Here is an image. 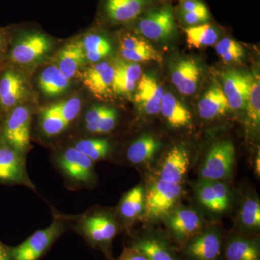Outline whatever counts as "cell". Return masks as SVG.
<instances>
[{
  "label": "cell",
  "mask_w": 260,
  "mask_h": 260,
  "mask_svg": "<svg viewBox=\"0 0 260 260\" xmlns=\"http://www.w3.org/2000/svg\"><path fill=\"white\" fill-rule=\"evenodd\" d=\"M93 162L74 147L65 149L56 164L65 178L77 186L90 185L95 180Z\"/></svg>",
  "instance_id": "11"
},
{
  "label": "cell",
  "mask_w": 260,
  "mask_h": 260,
  "mask_svg": "<svg viewBox=\"0 0 260 260\" xmlns=\"http://www.w3.org/2000/svg\"><path fill=\"white\" fill-rule=\"evenodd\" d=\"M86 61L82 41H75L64 46L58 53L56 66L65 78L71 80Z\"/></svg>",
  "instance_id": "27"
},
{
  "label": "cell",
  "mask_w": 260,
  "mask_h": 260,
  "mask_svg": "<svg viewBox=\"0 0 260 260\" xmlns=\"http://www.w3.org/2000/svg\"><path fill=\"white\" fill-rule=\"evenodd\" d=\"M189 155L185 147H173L162 159L158 171L159 179L173 184H181L189 169Z\"/></svg>",
  "instance_id": "19"
},
{
  "label": "cell",
  "mask_w": 260,
  "mask_h": 260,
  "mask_svg": "<svg viewBox=\"0 0 260 260\" xmlns=\"http://www.w3.org/2000/svg\"><path fill=\"white\" fill-rule=\"evenodd\" d=\"M182 191L181 184H173L158 178L145 193L143 216L147 220L162 219L176 208Z\"/></svg>",
  "instance_id": "6"
},
{
  "label": "cell",
  "mask_w": 260,
  "mask_h": 260,
  "mask_svg": "<svg viewBox=\"0 0 260 260\" xmlns=\"http://www.w3.org/2000/svg\"><path fill=\"white\" fill-rule=\"evenodd\" d=\"M235 147L231 140L215 143L200 167V180L223 181L232 174L235 162Z\"/></svg>",
  "instance_id": "8"
},
{
  "label": "cell",
  "mask_w": 260,
  "mask_h": 260,
  "mask_svg": "<svg viewBox=\"0 0 260 260\" xmlns=\"http://www.w3.org/2000/svg\"><path fill=\"white\" fill-rule=\"evenodd\" d=\"M164 87L153 75L143 74L137 86L135 101L140 110L146 115H155L160 112Z\"/></svg>",
  "instance_id": "18"
},
{
  "label": "cell",
  "mask_w": 260,
  "mask_h": 260,
  "mask_svg": "<svg viewBox=\"0 0 260 260\" xmlns=\"http://www.w3.org/2000/svg\"><path fill=\"white\" fill-rule=\"evenodd\" d=\"M30 109L20 105L8 113L3 126V140L23 155L30 148Z\"/></svg>",
  "instance_id": "9"
},
{
  "label": "cell",
  "mask_w": 260,
  "mask_h": 260,
  "mask_svg": "<svg viewBox=\"0 0 260 260\" xmlns=\"http://www.w3.org/2000/svg\"><path fill=\"white\" fill-rule=\"evenodd\" d=\"M205 4L201 0H180L177 8L178 14L187 13L198 8L204 6Z\"/></svg>",
  "instance_id": "41"
},
{
  "label": "cell",
  "mask_w": 260,
  "mask_h": 260,
  "mask_svg": "<svg viewBox=\"0 0 260 260\" xmlns=\"http://www.w3.org/2000/svg\"><path fill=\"white\" fill-rule=\"evenodd\" d=\"M114 67L113 93L120 95L131 93L143 75L141 67L137 63L121 59L116 61Z\"/></svg>",
  "instance_id": "25"
},
{
  "label": "cell",
  "mask_w": 260,
  "mask_h": 260,
  "mask_svg": "<svg viewBox=\"0 0 260 260\" xmlns=\"http://www.w3.org/2000/svg\"><path fill=\"white\" fill-rule=\"evenodd\" d=\"M224 260H260L259 238L234 234L223 242Z\"/></svg>",
  "instance_id": "20"
},
{
  "label": "cell",
  "mask_w": 260,
  "mask_h": 260,
  "mask_svg": "<svg viewBox=\"0 0 260 260\" xmlns=\"http://www.w3.org/2000/svg\"><path fill=\"white\" fill-rule=\"evenodd\" d=\"M239 230L241 234L249 236L259 230L260 203L254 197H248L243 202L239 217H238Z\"/></svg>",
  "instance_id": "32"
},
{
  "label": "cell",
  "mask_w": 260,
  "mask_h": 260,
  "mask_svg": "<svg viewBox=\"0 0 260 260\" xmlns=\"http://www.w3.org/2000/svg\"><path fill=\"white\" fill-rule=\"evenodd\" d=\"M81 107V100L77 97L43 107L39 118L42 133L49 138L61 135L79 115Z\"/></svg>",
  "instance_id": "3"
},
{
  "label": "cell",
  "mask_w": 260,
  "mask_h": 260,
  "mask_svg": "<svg viewBox=\"0 0 260 260\" xmlns=\"http://www.w3.org/2000/svg\"><path fill=\"white\" fill-rule=\"evenodd\" d=\"M155 0H103L101 14L111 24L130 23L148 11Z\"/></svg>",
  "instance_id": "12"
},
{
  "label": "cell",
  "mask_w": 260,
  "mask_h": 260,
  "mask_svg": "<svg viewBox=\"0 0 260 260\" xmlns=\"http://www.w3.org/2000/svg\"><path fill=\"white\" fill-rule=\"evenodd\" d=\"M28 85L23 75L7 68L0 75V111L8 113L18 107L28 95Z\"/></svg>",
  "instance_id": "13"
},
{
  "label": "cell",
  "mask_w": 260,
  "mask_h": 260,
  "mask_svg": "<svg viewBox=\"0 0 260 260\" xmlns=\"http://www.w3.org/2000/svg\"><path fill=\"white\" fill-rule=\"evenodd\" d=\"M177 23L174 9L170 3L149 9L137 20L136 30L150 40L165 41L177 32Z\"/></svg>",
  "instance_id": "4"
},
{
  "label": "cell",
  "mask_w": 260,
  "mask_h": 260,
  "mask_svg": "<svg viewBox=\"0 0 260 260\" xmlns=\"http://www.w3.org/2000/svg\"><path fill=\"white\" fill-rule=\"evenodd\" d=\"M174 242L180 246L205 228L201 215L186 207L174 208L162 217Z\"/></svg>",
  "instance_id": "10"
},
{
  "label": "cell",
  "mask_w": 260,
  "mask_h": 260,
  "mask_svg": "<svg viewBox=\"0 0 260 260\" xmlns=\"http://www.w3.org/2000/svg\"><path fill=\"white\" fill-rule=\"evenodd\" d=\"M114 77V64L102 61L92 64L82 75V82L95 97L105 99L112 93Z\"/></svg>",
  "instance_id": "17"
},
{
  "label": "cell",
  "mask_w": 260,
  "mask_h": 260,
  "mask_svg": "<svg viewBox=\"0 0 260 260\" xmlns=\"http://www.w3.org/2000/svg\"><path fill=\"white\" fill-rule=\"evenodd\" d=\"M0 181L34 187L27 174L23 154L4 140L0 142Z\"/></svg>",
  "instance_id": "14"
},
{
  "label": "cell",
  "mask_w": 260,
  "mask_h": 260,
  "mask_svg": "<svg viewBox=\"0 0 260 260\" xmlns=\"http://www.w3.org/2000/svg\"><path fill=\"white\" fill-rule=\"evenodd\" d=\"M217 54L224 62H241L245 56V50L237 41L231 38H224L215 45Z\"/></svg>",
  "instance_id": "36"
},
{
  "label": "cell",
  "mask_w": 260,
  "mask_h": 260,
  "mask_svg": "<svg viewBox=\"0 0 260 260\" xmlns=\"http://www.w3.org/2000/svg\"><path fill=\"white\" fill-rule=\"evenodd\" d=\"M198 113L204 119H216L232 110L221 85L215 80L198 104Z\"/></svg>",
  "instance_id": "24"
},
{
  "label": "cell",
  "mask_w": 260,
  "mask_h": 260,
  "mask_svg": "<svg viewBox=\"0 0 260 260\" xmlns=\"http://www.w3.org/2000/svg\"><path fill=\"white\" fill-rule=\"evenodd\" d=\"M160 145V141L153 135H143L129 145L126 150V159L134 165L146 164L155 156Z\"/></svg>",
  "instance_id": "29"
},
{
  "label": "cell",
  "mask_w": 260,
  "mask_h": 260,
  "mask_svg": "<svg viewBox=\"0 0 260 260\" xmlns=\"http://www.w3.org/2000/svg\"><path fill=\"white\" fill-rule=\"evenodd\" d=\"M73 147L80 153L86 155L93 162L107 158L111 151L109 142L101 138H88L78 140Z\"/></svg>",
  "instance_id": "35"
},
{
  "label": "cell",
  "mask_w": 260,
  "mask_h": 260,
  "mask_svg": "<svg viewBox=\"0 0 260 260\" xmlns=\"http://www.w3.org/2000/svg\"><path fill=\"white\" fill-rule=\"evenodd\" d=\"M178 16L181 23L186 27L196 26L202 24L208 23L210 19L209 10L205 5L198 9L178 14Z\"/></svg>",
  "instance_id": "38"
},
{
  "label": "cell",
  "mask_w": 260,
  "mask_h": 260,
  "mask_svg": "<svg viewBox=\"0 0 260 260\" xmlns=\"http://www.w3.org/2000/svg\"><path fill=\"white\" fill-rule=\"evenodd\" d=\"M38 83L39 88L47 97L59 96L70 87L69 80L65 78L56 65H50L43 70Z\"/></svg>",
  "instance_id": "31"
},
{
  "label": "cell",
  "mask_w": 260,
  "mask_h": 260,
  "mask_svg": "<svg viewBox=\"0 0 260 260\" xmlns=\"http://www.w3.org/2000/svg\"><path fill=\"white\" fill-rule=\"evenodd\" d=\"M10 32L8 29L0 27V62L9 53Z\"/></svg>",
  "instance_id": "39"
},
{
  "label": "cell",
  "mask_w": 260,
  "mask_h": 260,
  "mask_svg": "<svg viewBox=\"0 0 260 260\" xmlns=\"http://www.w3.org/2000/svg\"><path fill=\"white\" fill-rule=\"evenodd\" d=\"M145 191L142 185L135 186L124 194L119 206V215L127 224H131L143 215Z\"/></svg>",
  "instance_id": "30"
},
{
  "label": "cell",
  "mask_w": 260,
  "mask_h": 260,
  "mask_svg": "<svg viewBox=\"0 0 260 260\" xmlns=\"http://www.w3.org/2000/svg\"><path fill=\"white\" fill-rule=\"evenodd\" d=\"M79 231L89 245L112 258L111 247L119 233V225L110 213L96 211L85 215L80 222Z\"/></svg>",
  "instance_id": "1"
},
{
  "label": "cell",
  "mask_w": 260,
  "mask_h": 260,
  "mask_svg": "<svg viewBox=\"0 0 260 260\" xmlns=\"http://www.w3.org/2000/svg\"><path fill=\"white\" fill-rule=\"evenodd\" d=\"M248 119L254 127H258L260 121V83L259 75L253 77L250 92L245 108Z\"/></svg>",
  "instance_id": "37"
},
{
  "label": "cell",
  "mask_w": 260,
  "mask_h": 260,
  "mask_svg": "<svg viewBox=\"0 0 260 260\" xmlns=\"http://www.w3.org/2000/svg\"><path fill=\"white\" fill-rule=\"evenodd\" d=\"M110 259V260H114V259H113V258H112H112H110V259Z\"/></svg>",
  "instance_id": "43"
},
{
  "label": "cell",
  "mask_w": 260,
  "mask_h": 260,
  "mask_svg": "<svg viewBox=\"0 0 260 260\" xmlns=\"http://www.w3.org/2000/svg\"><path fill=\"white\" fill-rule=\"evenodd\" d=\"M253 77L238 70H231L223 75V93L233 110L245 109Z\"/></svg>",
  "instance_id": "15"
},
{
  "label": "cell",
  "mask_w": 260,
  "mask_h": 260,
  "mask_svg": "<svg viewBox=\"0 0 260 260\" xmlns=\"http://www.w3.org/2000/svg\"><path fill=\"white\" fill-rule=\"evenodd\" d=\"M184 30L189 45L198 49L213 46L218 39L216 29L210 23L186 27Z\"/></svg>",
  "instance_id": "34"
},
{
  "label": "cell",
  "mask_w": 260,
  "mask_h": 260,
  "mask_svg": "<svg viewBox=\"0 0 260 260\" xmlns=\"http://www.w3.org/2000/svg\"><path fill=\"white\" fill-rule=\"evenodd\" d=\"M117 260H148V259L143 253L140 252L133 246L130 247L124 246L120 256Z\"/></svg>",
  "instance_id": "40"
},
{
  "label": "cell",
  "mask_w": 260,
  "mask_h": 260,
  "mask_svg": "<svg viewBox=\"0 0 260 260\" xmlns=\"http://www.w3.org/2000/svg\"><path fill=\"white\" fill-rule=\"evenodd\" d=\"M0 260H13L10 256V249L0 241Z\"/></svg>",
  "instance_id": "42"
},
{
  "label": "cell",
  "mask_w": 260,
  "mask_h": 260,
  "mask_svg": "<svg viewBox=\"0 0 260 260\" xmlns=\"http://www.w3.org/2000/svg\"><path fill=\"white\" fill-rule=\"evenodd\" d=\"M196 194L200 204L213 213H223L230 206V191L223 181L200 180Z\"/></svg>",
  "instance_id": "16"
},
{
  "label": "cell",
  "mask_w": 260,
  "mask_h": 260,
  "mask_svg": "<svg viewBox=\"0 0 260 260\" xmlns=\"http://www.w3.org/2000/svg\"><path fill=\"white\" fill-rule=\"evenodd\" d=\"M132 246L148 260H180L167 238L160 234H148L136 237Z\"/></svg>",
  "instance_id": "21"
},
{
  "label": "cell",
  "mask_w": 260,
  "mask_h": 260,
  "mask_svg": "<svg viewBox=\"0 0 260 260\" xmlns=\"http://www.w3.org/2000/svg\"><path fill=\"white\" fill-rule=\"evenodd\" d=\"M201 75L202 69L199 63L192 58H185L174 64L172 81L179 93L190 95L196 92Z\"/></svg>",
  "instance_id": "22"
},
{
  "label": "cell",
  "mask_w": 260,
  "mask_h": 260,
  "mask_svg": "<svg viewBox=\"0 0 260 260\" xmlns=\"http://www.w3.org/2000/svg\"><path fill=\"white\" fill-rule=\"evenodd\" d=\"M116 109L107 106L95 105L87 111L84 118L85 128L93 134H107L114 129L117 123Z\"/></svg>",
  "instance_id": "26"
},
{
  "label": "cell",
  "mask_w": 260,
  "mask_h": 260,
  "mask_svg": "<svg viewBox=\"0 0 260 260\" xmlns=\"http://www.w3.org/2000/svg\"><path fill=\"white\" fill-rule=\"evenodd\" d=\"M64 225L59 219L49 227L37 231L20 245L10 249L13 260H39L64 232Z\"/></svg>",
  "instance_id": "7"
},
{
  "label": "cell",
  "mask_w": 260,
  "mask_h": 260,
  "mask_svg": "<svg viewBox=\"0 0 260 260\" xmlns=\"http://www.w3.org/2000/svg\"><path fill=\"white\" fill-rule=\"evenodd\" d=\"M160 113L172 128L180 129L190 126L192 117L190 111L172 93H164Z\"/></svg>",
  "instance_id": "28"
},
{
  "label": "cell",
  "mask_w": 260,
  "mask_h": 260,
  "mask_svg": "<svg viewBox=\"0 0 260 260\" xmlns=\"http://www.w3.org/2000/svg\"><path fill=\"white\" fill-rule=\"evenodd\" d=\"M82 43L86 60L90 62H99L112 52L110 42L102 34L96 32L87 34L84 37Z\"/></svg>",
  "instance_id": "33"
},
{
  "label": "cell",
  "mask_w": 260,
  "mask_h": 260,
  "mask_svg": "<svg viewBox=\"0 0 260 260\" xmlns=\"http://www.w3.org/2000/svg\"><path fill=\"white\" fill-rule=\"evenodd\" d=\"M223 234L215 227H205L180 246L184 260H222Z\"/></svg>",
  "instance_id": "5"
},
{
  "label": "cell",
  "mask_w": 260,
  "mask_h": 260,
  "mask_svg": "<svg viewBox=\"0 0 260 260\" xmlns=\"http://www.w3.org/2000/svg\"><path fill=\"white\" fill-rule=\"evenodd\" d=\"M15 39L8 57L19 65H30L42 60L52 47L49 38L39 30H23Z\"/></svg>",
  "instance_id": "2"
},
{
  "label": "cell",
  "mask_w": 260,
  "mask_h": 260,
  "mask_svg": "<svg viewBox=\"0 0 260 260\" xmlns=\"http://www.w3.org/2000/svg\"><path fill=\"white\" fill-rule=\"evenodd\" d=\"M120 53L124 60L131 62H162L161 54L148 42L137 36L126 34L121 38Z\"/></svg>",
  "instance_id": "23"
}]
</instances>
